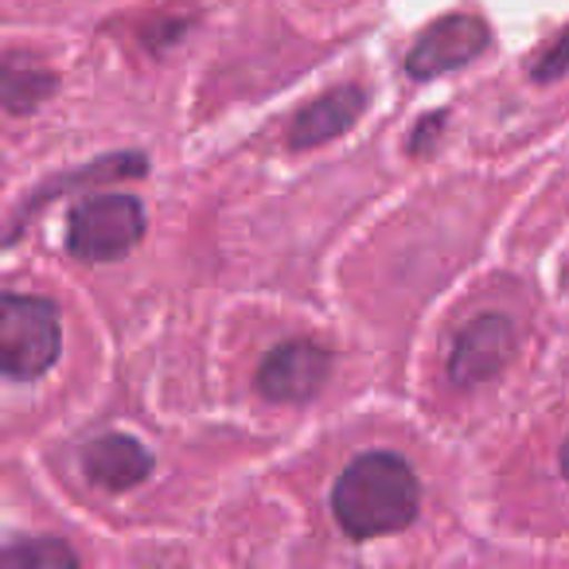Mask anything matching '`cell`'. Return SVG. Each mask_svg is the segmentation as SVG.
I'll use <instances>...</instances> for the list:
<instances>
[{
	"instance_id": "cell-1",
	"label": "cell",
	"mask_w": 569,
	"mask_h": 569,
	"mask_svg": "<svg viewBox=\"0 0 569 569\" xmlns=\"http://www.w3.org/2000/svg\"><path fill=\"white\" fill-rule=\"evenodd\" d=\"M418 476L395 452H367L351 460L332 488V515L356 542L406 530L418 519Z\"/></svg>"
},
{
	"instance_id": "cell-2",
	"label": "cell",
	"mask_w": 569,
	"mask_h": 569,
	"mask_svg": "<svg viewBox=\"0 0 569 569\" xmlns=\"http://www.w3.org/2000/svg\"><path fill=\"white\" fill-rule=\"evenodd\" d=\"M59 359V312L43 297H4L0 309V367L9 382H32Z\"/></svg>"
},
{
	"instance_id": "cell-3",
	"label": "cell",
	"mask_w": 569,
	"mask_h": 569,
	"mask_svg": "<svg viewBox=\"0 0 569 569\" xmlns=\"http://www.w3.org/2000/svg\"><path fill=\"white\" fill-rule=\"evenodd\" d=\"M144 211L126 191L90 196L67 219V246L79 261H118L141 242Z\"/></svg>"
},
{
	"instance_id": "cell-4",
	"label": "cell",
	"mask_w": 569,
	"mask_h": 569,
	"mask_svg": "<svg viewBox=\"0 0 569 569\" xmlns=\"http://www.w3.org/2000/svg\"><path fill=\"white\" fill-rule=\"evenodd\" d=\"M332 371V356L312 340H289L258 367V390L269 402H309Z\"/></svg>"
},
{
	"instance_id": "cell-5",
	"label": "cell",
	"mask_w": 569,
	"mask_h": 569,
	"mask_svg": "<svg viewBox=\"0 0 569 569\" xmlns=\"http://www.w3.org/2000/svg\"><path fill=\"white\" fill-rule=\"evenodd\" d=\"M488 48V28L483 20L457 12V17L437 20L433 28L421 32V40L413 43V51L406 56V71L413 79H437V74H449L457 67L472 63L480 51Z\"/></svg>"
},
{
	"instance_id": "cell-6",
	"label": "cell",
	"mask_w": 569,
	"mask_h": 569,
	"mask_svg": "<svg viewBox=\"0 0 569 569\" xmlns=\"http://www.w3.org/2000/svg\"><path fill=\"white\" fill-rule=\"evenodd\" d=\"M515 351V328L507 317H496V312H483L476 317L468 328H460L457 343H452L449 356V375L460 387H480V382L496 379L507 367Z\"/></svg>"
},
{
	"instance_id": "cell-7",
	"label": "cell",
	"mask_w": 569,
	"mask_h": 569,
	"mask_svg": "<svg viewBox=\"0 0 569 569\" xmlns=\"http://www.w3.org/2000/svg\"><path fill=\"white\" fill-rule=\"evenodd\" d=\"M82 468H87V476L98 483V488L129 491V488H137V483H144V476L152 472V457L144 452L141 441H133V437L106 433L87 445Z\"/></svg>"
},
{
	"instance_id": "cell-8",
	"label": "cell",
	"mask_w": 569,
	"mask_h": 569,
	"mask_svg": "<svg viewBox=\"0 0 569 569\" xmlns=\"http://www.w3.org/2000/svg\"><path fill=\"white\" fill-rule=\"evenodd\" d=\"M367 98L359 87H343V90H328L317 102H309L301 113L293 118V129H289V141L293 149H317V144H328L336 137H343L363 113Z\"/></svg>"
},
{
	"instance_id": "cell-9",
	"label": "cell",
	"mask_w": 569,
	"mask_h": 569,
	"mask_svg": "<svg viewBox=\"0 0 569 569\" xmlns=\"http://www.w3.org/2000/svg\"><path fill=\"white\" fill-rule=\"evenodd\" d=\"M56 79L43 63L28 56H9L4 59V110L9 113H28L51 94Z\"/></svg>"
},
{
	"instance_id": "cell-10",
	"label": "cell",
	"mask_w": 569,
	"mask_h": 569,
	"mask_svg": "<svg viewBox=\"0 0 569 569\" xmlns=\"http://www.w3.org/2000/svg\"><path fill=\"white\" fill-rule=\"evenodd\" d=\"M4 561H12V566H74V553L59 538H36L24 546H9Z\"/></svg>"
},
{
	"instance_id": "cell-11",
	"label": "cell",
	"mask_w": 569,
	"mask_h": 569,
	"mask_svg": "<svg viewBox=\"0 0 569 569\" xmlns=\"http://www.w3.org/2000/svg\"><path fill=\"white\" fill-rule=\"evenodd\" d=\"M566 71H569V28L550 43V48L542 51V56H538L535 79L538 82H550V79H558V74H566Z\"/></svg>"
},
{
	"instance_id": "cell-12",
	"label": "cell",
	"mask_w": 569,
	"mask_h": 569,
	"mask_svg": "<svg viewBox=\"0 0 569 569\" xmlns=\"http://www.w3.org/2000/svg\"><path fill=\"white\" fill-rule=\"evenodd\" d=\"M561 476L569 480V437H566V445H561Z\"/></svg>"
}]
</instances>
